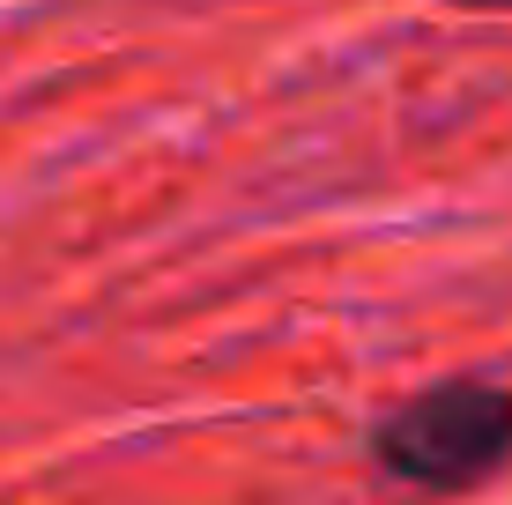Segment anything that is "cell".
<instances>
[{"label":"cell","instance_id":"1","mask_svg":"<svg viewBox=\"0 0 512 505\" xmlns=\"http://www.w3.org/2000/svg\"><path fill=\"white\" fill-rule=\"evenodd\" d=\"M372 454L386 476L416 491H461L483 483L490 468L512 461V387L490 379H438L416 402L386 409L372 431Z\"/></svg>","mask_w":512,"mask_h":505},{"label":"cell","instance_id":"2","mask_svg":"<svg viewBox=\"0 0 512 505\" xmlns=\"http://www.w3.org/2000/svg\"><path fill=\"white\" fill-rule=\"evenodd\" d=\"M461 8H512V0H461Z\"/></svg>","mask_w":512,"mask_h":505}]
</instances>
